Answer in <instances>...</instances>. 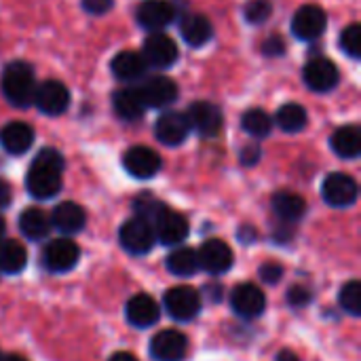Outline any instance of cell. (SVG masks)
Here are the masks:
<instances>
[{"instance_id": "cell-1", "label": "cell", "mask_w": 361, "mask_h": 361, "mask_svg": "<svg viewBox=\"0 0 361 361\" xmlns=\"http://www.w3.org/2000/svg\"><path fill=\"white\" fill-rule=\"evenodd\" d=\"M61 173H63V157L55 148H44L36 154L27 169L25 186L34 199H51L61 190Z\"/></svg>"}, {"instance_id": "cell-2", "label": "cell", "mask_w": 361, "mask_h": 361, "mask_svg": "<svg viewBox=\"0 0 361 361\" xmlns=\"http://www.w3.org/2000/svg\"><path fill=\"white\" fill-rule=\"evenodd\" d=\"M0 87H2V95L6 97V102H11L17 108H25L34 102V93L38 85H36L34 70L30 63L11 61L2 70Z\"/></svg>"}, {"instance_id": "cell-3", "label": "cell", "mask_w": 361, "mask_h": 361, "mask_svg": "<svg viewBox=\"0 0 361 361\" xmlns=\"http://www.w3.org/2000/svg\"><path fill=\"white\" fill-rule=\"evenodd\" d=\"M118 241L123 245V250H127L129 254L133 256H142V254H148L152 247H154V228L148 220L144 218H131L127 220L121 231H118Z\"/></svg>"}, {"instance_id": "cell-4", "label": "cell", "mask_w": 361, "mask_h": 361, "mask_svg": "<svg viewBox=\"0 0 361 361\" xmlns=\"http://www.w3.org/2000/svg\"><path fill=\"white\" fill-rule=\"evenodd\" d=\"M163 305L176 322H192L201 313V294L190 286H176L165 292Z\"/></svg>"}, {"instance_id": "cell-5", "label": "cell", "mask_w": 361, "mask_h": 361, "mask_svg": "<svg viewBox=\"0 0 361 361\" xmlns=\"http://www.w3.org/2000/svg\"><path fill=\"white\" fill-rule=\"evenodd\" d=\"M80 260V247L72 239H53L42 252V264L51 273H68Z\"/></svg>"}, {"instance_id": "cell-6", "label": "cell", "mask_w": 361, "mask_h": 361, "mask_svg": "<svg viewBox=\"0 0 361 361\" xmlns=\"http://www.w3.org/2000/svg\"><path fill=\"white\" fill-rule=\"evenodd\" d=\"M357 195H360V188H357V182L347 176V173H330L326 180H324V186H322V197L328 205L332 207H351L355 201H357Z\"/></svg>"}, {"instance_id": "cell-7", "label": "cell", "mask_w": 361, "mask_h": 361, "mask_svg": "<svg viewBox=\"0 0 361 361\" xmlns=\"http://www.w3.org/2000/svg\"><path fill=\"white\" fill-rule=\"evenodd\" d=\"M152 228H154V237L163 245H180L188 237V231H190L188 220L169 207H163L159 212V216L152 222Z\"/></svg>"}, {"instance_id": "cell-8", "label": "cell", "mask_w": 361, "mask_h": 361, "mask_svg": "<svg viewBox=\"0 0 361 361\" xmlns=\"http://www.w3.org/2000/svg\"><path fill=\"white\" fill-rule=\"evenodd\" d=\"M231 307L239 317L254 319L267 309V296L256 283H239L231 292Z\"/></svg>"}, {"instance_id": "cell-9", "label": "cell", "mask_w": 361, "mask_h": 361, "mask_svg": "<svg viewBox=\"0 0 361 361\" xmlns=\"http://www.w3.org/2000/svg\"><path fill=\"white\" fill-rule=\"evenodd\" d=\"M188 353V338L180 330H161L150 341V355L157 361H182Z\"/></svg>"}, {"instance_id": "cell-10", "label": "cell", "mask_w": 361, "mask_h": 361, "mask_svg": "<svg viewBox=\"0 0 361 361\" xmlns=\"http://www.w3.org/2000/svg\"><path fill=\"white\" fill-rule=\"evenodd\" d=\"M328 25V15L322 6L317 4H305L294 13L292 19V32L300 40H313L324 34Z\"/></svg>"}, {"instance_id": "cell-11", "label": "cell", "mask_w": 361, "mask_h": 361, "mask_svg": "<svg viewBox=\"0 0 361 361\" xmlns=\"http://www.w3.org/2000/svg\"><path fill=\"white\" fill-rule=\"evenodd\" d=\"M197 256H199V267L203 271H207L209 275H222V273L231 271V267L235 262V256H233L231 245H226L220 239L205 241L199 247Z\"/></svg>"}, {"instance_id": "cell-12", "label": "cell", "mask_w": 361, "mask_h": 361, "mask_svg": "<svg viewBox=\"0 0 361 361\" xmlns=\"http://www.w3.org/2000/svg\"><path fill=\"white\" fill-rule=\"evenodd\" d=\"M188 127H192L203 137H214L222 129V112L212 102H195L186 112Z\"/></svg>"}, {"instance_id": "cell-13", "label": "cell", "mask_w": 361, "mask_h": 361, "mask_svg": "<svg viewBox=\"0 0 361 361\" xmlns=\"http://www.w3.org/2000/svg\"><path fill=\"white\" fill-rule=\"evenodd\" d=\"M123 167L127 169L129 176H133L137 180H148L159 173L161 157L148 146H133L125 152Z\"/></svg>"}, {"instance_id": "cell-14", "label": "cell", "mask_w": 361, "mask_h": 361, "mask_svg": "<svg viewBox=\"0 0 361 361\" xmlns=\"http://www.w3.org/2000/svg\"><path fill=\"white\" fill-rule=\"evenodd\" d=\"M302 78H305V85L311 91L326 93V91H332L338 85V68L326 57H315L305 66Z\"/></svg>"}, {"instance_id": "cell-15", "label": "cell", "mask_w": 361, "mask_h": 361, "mask_svg": "<svg viewBox=\"0 0 361 361\" xmlns=\"http://www.w3.org/2000/svg\"><path fill=\"white\" fill-rule=\"evenodd\" d=\"M34 102H36L40 112H44L49 116H57V114L66 112V108L70 106V93H68L63 82L44 80L42 85L36 87Z\"/></svg>"}, {"instance_id": "cell-16", "label": "cell", "mask_w": 361, "mask_h": 361, "mask_svg": "<svg viewBox=\"0 0 361 361\" xmlns=\"http://www.w3.org/2000/svg\"><path fill=\"white\" fill-rule=\"evenodd\" d=\"M142 57L146 59V63H150L154 68H169L178 59V44L167 34L154 30L144 42Z\"/></svg>"}, {"instance_id": "cell-17", "label": "cell", "mask_w": 361, "mask_h": 361, "mask_svg": "<svg viewBox=\"0 0 361 361\" xmlns=\"http://www.w3.org/2000/svg\"><path fill=\"white\" fill-rule=\"evenodd\" d=\"M125 317L127 322L133 326V328H152L159 317H161V309H159V302L148 296V294H135L127 300V307H125Z\"/></svg>"}, {"instance_id": "cell-18", "label": "cell", "mask_w": 361, "mask_h": 361, "mask_svg": "<svg viewBox=\"0 0 361 361\" xmlns=\"http://www.w3.org/2000/svg\"><path fill=\"white\" fill-rule=\"evenodd\" d=\"M142 99L150 108H163L178 97V85L167 76H152L137 87Z\"/></svg>"}, {"instance_id": "cell-19", "label": "cell", "mask_w": 361, "mask_h": 361, "mask_svg": "<svg viewBox=\"0 0 361 361\" xmlns=\"http://www.w3.org/2000/svg\"><path fill=\"white\" fill-rule=\"evenodd\" d=\"M188 131H190V127H188L186 116L178 114V112L163 114L154 125V135L165 146H180L188 137Z\"/></svg>"}, {"instance_id": "cell-20", "label": "cell", "mask_w": 361, "mask_h": 361, "mask_svg": "<svg viewBox=\"0 0 361 361\" xmlns=\"http://www.w3.org/2000/svg\"><path fill=\"white\" fill-rule=\"evenodd\" d=\"M51 226H55L59 233L63 235H74L78 231L85 228V222H87V214L85 209L78 205V203H72V201H63L59 203L53 214H51Z\"/></svg>"}, {"instance_id": "cell-21", "label": "cell", "mask_w": 361, "mask_h": 361, "mask_svg": "<svg viewBox=\"0 0 361 361\" xmlns=\"http://www.w3.org/2000/svg\"><path fill=\"white\" fill-rule=\"evenodd\" d=\"M173 17H176V6L169 0H146L137 8V21L148 30H161L167 23H171Z\"/></svg>"}, {"instance_id": "cell-22", "label": "cell", "mask_w": 361, "mask_h": 361, "mask_svg": "<svg viewBox=\"0 0 361 361\" xmlns=\"http://www.w3.org/2000/svg\"><path fill=\"white\" fill-rule=\"evenodd\" d=\"M34 144V131L27 123L15 121L0 129V146L8 154H23Z\"/></svg>"}, {"instance_id": "cell-23", "label": "cell", "mask_w": 361, "mask_h": 361, "mask_svg": "<svg viewBox=\"0 0 361 361\" xmlns=\"http://www.w3.org/2000/svg\"><path fill=\"white\" fill-rule=\"evenodd\" d=\"M110 68H112V74H114L118 80L131 82V80H137V78L144 76L148 63H146V59H144L140 53H135V51H121V53H116V55L112 57Z\"/></svg>"}, {"instance_id": "cell-24", "label": "cell", "mask_w": 361, "mask_h": 361, "mask_svg": "<svg viewBox=\"0 0 361 361\" xmlns=\"http://www.w3.org/2000/svg\"><path fill=\"white\" fill-rule=\"evenodd\" d=\"M27 252L15 239H0V273L17 275L25 269Z\"/></svg>"}, {"instance_id": "cell-25", "label": "cell", "mask_w": 361, "mask_h": 361, "mask_svg": "<svg viewBox=\"0 0 361 361\" xmlns=\"http://www.w3.org/2000/svg\"><path fill=\"white\" fill-rule=\"evenodd\" d=\"M332 150L341 157V159H355L361 152V135L360 129L355 125H345L341 129L334 131L332 140H330Z\"/></svg>"}, {"instance_id": "cell-26", "label": "cell", "mask_w": 361, "mask_h": 361, "mask_svg": "<svg viewBox=\"0 0 361 361\" xmlns=\"http://www.w3.org/2000/svg\"><path fill=\"white\" fill-rule=\"evenodd\" d=\"M19 231L23 233V237H27L30 241H40L49 235L51 231V220L49 216L38 209V207H27L21 216H19Z\"/></svg>"}, {"instance_id": "cell-27", "label": "cell", "mask_w": 361, "mask_h": 361, "mask_svg": "<svg viewBox=\"0 0 361 361\" xmlns=\"http://www.w3.org/2000/svg\"><path fill=\"white\" fill-rule=\"evenodd\" d=\"M112 99H114L112 104H114L116 114L125 121H135L146 110V104L137 89H118Z\"/></svg>"}, {"instance_id": "cell-28", "label": "cell", "mask_w": 361, "mask_h": 361, "mask_svg": "<svg viewBox=\"0 0 361 361\" xmlns=\"http://www.w3.org/2000/svg\"><path fill=\"white\" fill-rule=\"evenodd\" d=\"M165 267L171 275L176 277H192L201 267H199V256L192 247H176L167 260Z\"/></svg>"}, {"instance_id": "cell-29", "label": "cell", "mask_w": 361, "mask_h": 361, "mask_svg": "<svg viewBox=\"0 0 361 361\" xmlns=\"http://www.w3.org/2000/svg\"><path fill=\"white\" fill-rule=\"evenodd\" d=\"M273 212L283 222H296L307 212V201L296 192H277L273 197Z\"/></svg>"}, {"instance_id": "cell-30", "label": "cell", "mask_w": 361, "mask_h": 361, "mask_svg": "<svg viewBox=\"0 0 361 361\" xmlns=\"http://www.w3.org/2000/svg\"><path fill=\"white\" fill-rule=\"evenodd\" d=\"M180 32L190 47H203L212 38V23L203 15H186L180 23Z\"/></svg>"}, {"instance_id": "cell-31", "label": "cell", "mask_w": 361, "mask_h": 361, "mask_svg": "<svg viewBox=\"0 0 361 361\" xmlns=\"http://www.w3.org/2000/svg\"><path fill=\"white\" fill-rule=\"evenodd\" d=\"M275 121L279 125V129L288 131V133H298L307 127V110L300 106V104H283L277 114H275Z\"/></svg>"}, {"instance_id": "cell-32", "label": "cell", "mask_w": 361, "mask_h": 361, "mask_svg": "<svg viewBox=\"0 0 361 361\" xmlns=\"http://www.w3.org/2000/svg\"><path fill=\"white\" fill-rule=\"evenodd\" d=\"M241 125H243V129H245L250 135H254V137H267V135L271 133L273 121H271V116H269L264 110L252 108V110H247V112L243 114Z\"/></svg>"}, {"instance_id": "cell-33", "label": "cell", "mask_w": 361, "mask_h": 361, "mask_svg": "<svg viewBox=\"0 0 361 361\" xmlns=\"http://www.w3.org/2000/svg\"><path fill=\"white\" fill-rule=\"evenodd\" d=\"M338 302L341 307L345 309V313L353 315V317H360L361 315V283L357 279H351L349 283H345L341 288V294H338Z\"/></svg>"}, {"instance_id": "cell-34", "label": "cell", "mask_w": 361, "mask_h": 361, "mask_svg": "<svg viewBox=\"0 0 361 361\" xmlns=\"http://www.w3.org/2000/svg\"><path fill=\"white\" fill-rule=\"evenodd\" d=\"M341 49L353 57V59H360L361 55V27L360 23H351L343 30L341 34Z\"/></svg>"}, {"instance_id": "cell-35", "label": "cell", "mask_w": 361, "mask_h": 361, "mask_svg": "<svg viewBox=\"0 0 361 361\" xmlns=\"http://www.w3.org/2000/svg\"><path fill=\"white\" fill-rule=\"evenodd\" d=\"M273 13V6L269 0H250L243 8V15L250 23H264Z\"/></svg>"}, {"instance_id": "cell-36", "label": "cell", "mask_w": 361, "mask_h": 361, "mask_svg": "<svg viewBox=\"0 0 361 361\" xmlns=\"http://www.w3.org/2000/svg\"><path fill=\"white\" fill-rule=\"evenodd\" d=\"M163 207H165V205H163L161 201H157V199H152V197H148V195H144V197H140V199L135 201L137 218H144V220H148L150 224L154 222V218L159 216V212H161Z\"/></svg>"}, {"instance_id": "cell-37", "label": "cell", "mask_w": 361, "mask_h": 361, "mask_svg": "<svg viewBox=\"0 0 361 361\" xmlns=\"http://www.w3.org/2000/svg\"><path fill=\"white\" fill-rule=\"evenodd\" d=\"M258 273H260V279L264 283H279L281 277H283V269L277 262H264Z\"/></svg>"}, {"instance_id": "cell-38", "label": "cell", "mask_w": 361, "mask_h": 361, "mask_svg": "<svg viewBox=\"0 0 361 361\" xmlns=\"http://www.w3.org/2000/svg\"><path fill=\"white\" fill-rule=\"evenodd\" d=\"M311 290H307L305 286H294L290 292H288V302L292 307H307L311 302Z\"/></svg>"}, {"instance_id": "cell-39", "label": "cell", "mask_w": 361, "mask_h": 361, "mask_svg": "<svg viewBox=\"0 0 361 361\" xmlns=\"http://www.w3.org/2000/svg\"><path fill=\"white\" fill-rule=\"evenodd\" d=\"M283 51H286V42L279 38V36H269L264 42H262V53L264 55H283Z\"/></svg>"}, {"instance_id": "cell-40", "label": "cell", "mask_w": 361, "mask_h": 361, "mask_svg": "<svg viewBox=\"0 0 361 361\" xmlns=\"http://www.w3.org/2000/svg\"><path fill=\"white\" fill-rule=\"evenodd\" d=\"M82 8L93 15H104L112 8V0H82Z\"/></svg>"}, {"instance_id": "cell-41", "label": "cell", "mask_w": 361, "mask_h": 361, "mask_svg": "<svg viewBox=\"0 0 361 361\" xmlns=\"http://www.w3.org/2000/svg\"><path fill=\"white\" fill-rule=\"evenodd\" d=\"M260 148L258 146H245L243 150H241V163L243 165H247V167H252V165H256L258 161H260Z\"/></svg>"}, {"instance_id": "cell-42", "label": "cell", "mask_w": 361, "mask_h": 361, "mask_svg": "<svg viewBox=\"0 0 361 361\" xmlns=\"http://www.w3.org/2000/svg\"><path fill=\"white\" fill-rule=\"evenodd\" d=\"M8 203H11V186L4 180H0V209L8 207Z\"/></svg>"}, {"instance_id": "cell-43", "label": "cell", "mask_w": 361, "mask_h": 361, "mask_svg": "<svg viewBox=\"0 0 361 361\" xmlns=\"http://www.w3.org/2000/svg\"><path fill=\"white\" fill-rule=\"evenodd\" d=\"M277 361H300V357H298L294 351H290V349H283V351H279Z\"/></svg>"}, {"instance_id": "cell-44", "label": "cell", "mask_w": 361, "mask_h": 361, "mask_svg": "<svg viewBox=\"0 0 361 361\" xmlns=\"http://www.w3.org/2000/svg\"><path fill=\"white\" fill-rule=\"evenodd\" d=\"M108 361H137V357L133 355V353H127V351H118V353H114L112 357Z\"/></svg>"}, {"instance_id": "cell-45", "label": "cell", "mask_w": 361, "mask_h": 361, "mask_svg": "<svg viewBox=\"0 0 361 361\" xmlns=\"http://www.w3.org/2000/svg\"><path fill=\"white\" fill-rule=\"evenodd\" d=\"M0 361H27V360H25V357H21V355H15V353H13V355H6L4 360H0Z\"/></svg>"}, {"instance_id": "cell-46", "label": "cell", "mask_w": 361, "mask_h": 361, "mask_svg": "<svg viewBox=\"0 0 361 361\" xmlns=\"http://www.w3.org/2000/svg\"><path fill=\"white\" fill-rule=\"evenodd\" d=\"M4 220H2V216H0V239H4Z\"/></svg>"}, {"instance_id": "cell-47", "label": "cell", "mask_w": 361, "mask_h": 361, "mask_svg": "<svg viewBox=\"0 0 361 361\" xmlns=\"http://www.w3.org/2000/svg\"><path fill=\"white\" fill-rule=\"evenodd\" d=\"M0 360H2V357H0Z\"/></svg>"}]
</instances>
